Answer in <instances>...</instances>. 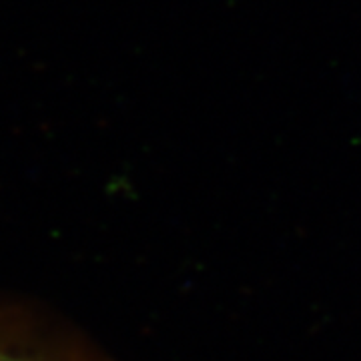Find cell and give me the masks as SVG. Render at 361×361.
<instances>
[{
  "label": "cell",
  "instance_id": "6da1fadb",
  "mask_svg": "<svg viewBox=\"0 0 361 361\" xmlns=\"http://www.w3.org/2000/svg\"><path fill=\"white\" fill-rule=\"evenodd\" d=\"M0 361H113L30 311L0 305Z\"/></svg>",
  "mask_w": 361,
  "mask_h": 361
}]
</instances>
